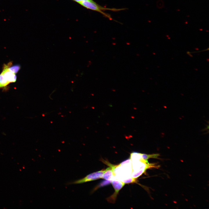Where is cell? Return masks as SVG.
Listing matches in <instances>:
<instances>
[{
	"label": "cell",
	"instance_id": "8992f818",
	"mask_svg": "<svg viewBox=\"0 0 209 209\" xmlns=\"http://www.w3.org/2000/svg\"><path fill=\"white\" fill-rule=\"evenodd\" d=\"M10 84L3 73L1 72L0 74V89L3 91H7L9 88L8 87Z\"/></svg>",
	"mask_w": 209,
	"mask_h": 209
},
{
	"label": "cell",
	"instance_id": "ba28073f",
	"mask_svg": "<svg viewBox=\"0 0 209 209\" xmlns=\"http://www.w3.org/2000/svg\"><path fill=\"white\" fill-rule=\"evenodd\" d=\"M111 181L106 180L105 181H104L102 182L100 184L96 186L95 188L92 191V192L95 191L98 188H100V187H102L103 186L107 185L110 183H111Z\"/></svg>",
	"mask_w": 209,
	"mask_h": 209
},
{
	"label": "cell",
	"instance_id": "5b68a950",
	"mask_svg": "<svg viewBox=\"0 0 209 209\" xmlns=\"http://www.w3.org/2000/svg\"><path fill=\"white\" fill-rule=\"evenodd\" d=\"M115 178L113 169L111 167H109L105 169L102 179L111 181Z\"/></svg>",
	"mask_w": 209,
	"mask_h": 209
},
{
	"label": "cell",
	"instance_id": "9c48e42d",
	"mask_svg": "<svg viewBox=\"0 0 209 209\" xmlns=\"http://www.w3.org/2000/svg\"><path fill=\"white\" fill-rule=\"evenodd\" d=\"M78 3H79L80 2L84 1H87V0H73Z\"/></svg>",
	"mask_w": 209,
	"mask_h": 209
},
{
	"label": "cell",
	"instance_id": "6da1fadb",
	"mask_svg": "<svg viewBox=\"0 0 209 209\" xmlns=\"http://www.w3.org/2000/svg\"><path fill=\"white\" fill-rule=\"evenodd\" d=\"M132 171L131 177L136 179L143 174L147 169L151 168H157L158 166L154 163H150L143 157L137 160H131Z\"/></svg>",
	"mask_w": 209,
	"mask_h": 209
},
{
	"label": "cell",
	"instance_id": "7a4b0ae2",
	"mask_svg": "<svg viewBox=\"0 0 209 209\" xmlns=\"http://www.w3.org/2000/svg\"><path fill=\"white\" fill-rule=\"evenodd\" d=\"M84 7L89 9L98 12L110 19H112L110 16L104 12V11L110 10L113 11H119L123 10V9H115L106 8L101 6L92 0L84 1L78 3Z\"/></svg>",
	"mask_w": 209,
	"mask_h": 209
},
{
	"label": "cell",
	"instance_id": "52a82bcc",
	"mask_svg": "<svg viewBox=\"0 0 209 209\" xmlns=\"http://www.w3.org/2000/svg\"><path fill=\"white\" fill-rule=\"evenodd\" d=\"M21 68V66L19 64L15 65L9 66V69L12 73L16 74L17 73L19 70Z\"/></svg>",
	"mask_w": 209,
	"mask_h": 209
},
{
	"label": "cell",
	"instance_id": "3957f363",
	"mask_svg": "<svg viewBox=\"0 0 209 209\" xmlns=\"http://www.w3.org/2000/svg\"><path fill=\"white\" fill-rule=\"evenodd\" d=\"M105 170H102L100 171L95 172L88 174L84 177L79 179L70 182L69 184H78L95 180L101 178Z\"/></svg>",
	"mask_w": 209,
	"mask_h": 209
},
{
	"label": "cell",
	"instance_id": "277c9868",
	"mask_svg": "<svg viewBox=\"0 0 209 209\" xmlns=\"http://www.w3.org/2000/svg\"><path fill=\"white\" fill-rule=\"evenodd\" d=\"M111 183L114 189L115 192L107 198V199L108 202L114 203L119 191L123 188L125 184L115 178L111 181Z\"/></svg>",
	"mask_w": 209,
	"mask_h": 209
}]
</instances>
